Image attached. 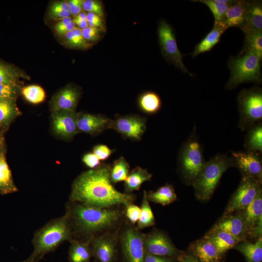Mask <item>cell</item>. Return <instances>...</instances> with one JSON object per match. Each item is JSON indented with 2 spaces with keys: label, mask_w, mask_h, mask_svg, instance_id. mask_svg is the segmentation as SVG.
I'll return each instance as SVG.
<instances>
[{
  "label": "cell",
  "mask_w": 262,
  "mask_h": 262,
  "mask_svg": "<svg viewBox=\"0 0 262 262\" xmlns=\"http://www.w3.org/2000/svg\"><path fill=\"white\" fill-rule=\"evenodd\" d=\"M111 165L101 163L95 168L80 174L73 181L69 197L70 202L100 208H112L133 203L132 193L118 191L110 180Z\"/></svg>",
  "instance_id": "6da1fadb"
},
{
  "label": "cell",
  "mask_w": 262,
  "mask_h": 262,
  "mask_svg": "<svg viewBox=\"0 0 262 262\" xmlns=\"http://www.w3.org/2000/svg\"><path fill=\"white\" fill-rule=\"evenodd\" d=\"M73 234L91 240L97 234L120 227L122 213L114 207L100 208L77 202H69L66 213Z\"/></svg>",
  "instance_id": "7a4b0ae2"
},
{
  "label": "cell",
  "mask_w": 262,
  "mask_h": 262,
  "mask_svg": "<svg viewBox=\"0 0 262 262\" xmlns=\"http://www.w3.org/2000/svg\"><path fill=\"white\" fill-rule=\"evenodd\" d=\"M73 235L69 219L66 213L49 221L35 232L32 241L33 249L30 257L39 261L65 241L72 240Z\"/></svg>",
  "instance_id": "3957f363"
},
{
  "label": "cell",
  "mask_w": 262,
  "mask_h": 262,
  "mask_svg": "<svg viewBox=\"0 0 262 262\" xmlns=\"http://www.w3.org/2000/svg\"><path fill=\"white\" fill-rule=\"evenodd\" d=\"M234 166L231 157L217 154L205 162L196 179L192 183L196 197L200 200L210 198L224 173Z\"/></svg>",
  "instance_id": "277c9868"
},
{
  "label": "cell",
  "mask_w": 262,
  "mask_h": 262,
  "mask_svg": "<svg viewBox=\"0 0 262 262\" xmlns=\"http://www.w3.org/2000/svg\"><path fill=\"white\" fill-rule=\"evenodd\" d=\"M261 60L251 52L231 56L228 62L230 75L225 89L232 90L244 82L261 83L262 82Z\"/></svg>",
  "instance_id": "5b68a950"
},
{
  "label": "cell",
  "mask_w": 262,
  "mask_h": 262,
  "mask_svg": "<svg viewBox=\"0 0 262 262\" xmlns=\"http://www.w3.org/2000/svg\"><path fill=\"white\" fill-rule=\"evenodd\" d=\"M178 159V168L181 177L186 183L192 185L205 163L195 130L181 146Z\"/></svg>",
  "instance_id": "8992f818"
},
{
  "label": "cell",
  "mask_w": 262,
  "mask_h": 262,
  "mask_svg": "<svg viewBox=\"0 0 262 262\" xmlns=\"http://www.w3.org/2000/svg\"><path fill=\"white\" fill-rule=\"evenodd\" d=\"M237 106L239 113L238 126L247 131L262 119V90L258 86L243 89L239 93Z\"/></svg>",
  "instance_id": "52a82bcc"
},
{
  "label": "cell",
  "mask_w": 262,
  "mask_h": 262,
  "mask_svg": "<svg viewBox=\"0 0 262 262\" xmlns=\"http://www.w3.org/2000/svg\"><path fill=\"white\" fill-rule=\"evenodd\" d=\"M120 229L119 246L123 262H144L145 234L128 222Z\"/></svg>",
  "instance_id": "ba28073f"
},
{
  "label": "cell",
  "mask_w": 262,
  "mask_h": 262,
  "mask_svg": "<svg viewBox=\"0 0 262 262\" xmlns=\"http://www.w3.org/2000/svg\"><path fill=\"white\" fill-rule=\"evenodd\" d=\"M157 33L161 51L165 58L183 73L193 76L183 63L182 59L185 55L178 48L175 32L171 26L164 19L160 20L158 26Z\"/></svg>",
  "instance_id": "9c48e42d"
},
{
  "label": "cell",
  "mask_w": 262,
  "mask_h": 262,
  "mask_svg": "<svg viewBox=\"0 0 262 262\" xmlns=\"http://www.w3.org/2000/svg\"><path fill=\"white\" fill-rule=\"evenodd\" d=\"M262 180L242 177L240 184L231 197L223 215H227L245 209L262 190Z\"/></svg>",
  "instance_id": "30bf717a"
},
{
  "label": "cell",
  "mask_w": 262,
  "mask_h": 262,
  "mask_svg": "<svg viewBox=\"0 0 262 262\" xmlns=\"http://www.w3.org/2000/svg\"><path fill=\"white\" fill-rule=\"evenodd\" d=\"M120 227L93 238L90 245L94 262H115L118 256Z\"/></svg>",
  "instance_id": "8fae6325"
},
{
  "label": "cell",
  "mask_w": 262,
  "mask_h": 262,
  "mask_svg": "<svg viewBox=\"0 0 262 262\" xmlns=\"http://www.w3.org/2000/svg\"><path fill=\"white\" fill-rule=\"evenodd\" d=\"M147 118L137 114L116 115L111 119L110 129L119 133L124 139L140 141L147 130Z\"/></svg>",
  "instance_id": "7c38bea8"
},
{
  "label": "cell",
  "mask_w": 262,
  "mask_h": 262,
  "mask_svg": "<svg viewBox=\"0 0 262 262\" xmlns=\"http://www.w3.org/2000/svg\"><path fill=\"white\" fill-rule=\"evenodd\" d=\"M144 246L145 252L147 253L178 260L184 254L174 245L165 233L157 229L145 234Z\"/></svg>",
  "instance_id": "4fadbf2b"
},
{
  "label": "cell",
  "mask_w": 262,
  "mask_h": 262,
  "mask_svg": "<svg viewBox=\"0 0 262 262\" xmlns=\"http://www.w3.org/2000/svg\"><path fill=\"white\" fill-rule=\"evenodd\" d=\"M234 166L240 171L242 177L262 180V161L260 152L257 151H231Z\"/></svg>",
  "instance_id": "5bb4252c"
},
{
  "label": "cell",
  "mask_w": 262,
  "mask_h": 262,
  "mask_svg": "<svg viewBox=\"0 0 262 262\" xmlns=\"http://www.w3.org/2000/svg\"><path fill=\"white\" fill-rule=\"evenodd\" d=\"M76 111L58 110L51 112V127L57 136L66 140L79 133L77 126Z\"/></svg>",
  "instance_id": "9a60e30c"
},
{
  "label": "cell",
  "mask_w": 262,
  "mask_h": 262,
  "mask_svg": "<svg viewBox=\"0 0 262 262\" xmlns=\"http://www.w3.org/2000/svg\"><path fill=\"white\" fill-rule=\"evenodd\" d=\"M247 229L248 236L257 237L262 235V191H260L253 201L241 211Z\"/></svg>",
  "instance_id": "2e32d148"
},
{
  "label": "cell",
  "mask_w": 262,
  "mask_h": 262,
  "mask_svg": "<svg viewBox=\"0 0 262 262\" xmlns=\"http://www.w3.org/2000/svg\"><path fill=\"white\" fill-rule=\"evenodd\" d=\"M211 230L226 232L241 242L248 237L242 211L223 216Z\"/></svg>",
  "instance_id": "e0dca14e"
},
{
  "label": "cell",
  "mask_w": 262,
  "mask_h": 262,
  "mask_svg": "<svg viewBox=\"0 0 262 262\" xmlns=\"http://www.w3.org/2000/svg\"><path fill=\"white\" fill-rule=\"evenodd\" d=\"M111 119L100 114L77 113V126L79 132L96 135L110 129Z\"/></svg>",
  "instance_id": "ac0fdd59"
},
{
  "label": "cell",
  "mask_w": 262,
  "mask_h": 262,
  "mask_svg": "<svg viewBox=\"0 0 262 262\" xmlns=\"http://www.w3.org/2000/svg\"><path fill=\"white\" fill-rule=\"evenodd\" d=\"M81 97V92L76 87L67 85L55 94L49 102L51 112L58 110L76 111Z\"/></svg>",
  "instance_id": "d6986e66"
},
{
  "label": "cell",
  "mask_w": 262,
  "mask_h": 262,
  "mask_svg": "<svg viewBox=\"0 0 262 262\" xmlns=\"http://www.w3.org/2000/svg\"><path fill=\"white\" fill-rule=\"evenodd\" d=\"M190 249L198 262H221L222 256L212 242L205 236L193 243Z\"/></svg>",
  "instance_id": "ffe728a7"
},
{
  "label": "cell",
  "mask_w": 262,
  "mask_h": 262,
  "mask_svg": "<svg viewBox=\"0 0 262 262\" xmlns=\"http://www.w3.org/2000/svg\"><path fill=\"white\" fill-rule=\"evenodd\" d=\"M248 5L249 1L244 0H234L229 5L223 20L227 28H243L246 22Z\"/></svg>",
  "instance_id": "44dd1931"
},
{
  "label": "cell",
  "mask_w": 262,
  "mask_h": 262,
  "mask_svg": "<svg viewBox=\"0 0 262 262\" xmlns=\"http://www.w3.org/2000/svg\"><path fill=\"white\" fill-rule=\"evenodd\" d=\"M18 191L6 158L3 137L0 142V194L5 195Z\"/></svg>",
  "instance_id": "7402d4cb"
},
{
  "label": "cell",
  "mask_w": 262,
  "mask_h": 262,
  "mask_svg": "<svg viewBox=\"0 0 262 262\" xmlns=\"http://www.w3.org/2000/svg\"><path fill=\"white\" fill-rule=\"evenodd\" d=\"M227 29L223 21L214 23L213 29L196 45L192 57L195 58L210 51L220 41L221 35Z\"/></svg>",
  "instance_id": "603a6c76"
},
{
  "label": "cell",
  "mask_w": 262,
  "mask_h": 262,
  "mask_svg": "<svg viewBox=\"0 0 262 262\" xmlns=\"http://www.w3.org/2000/svg\"><path fill=\"white\" fill-rule=\"evenodd\" d=\"M241 30L244 34L262 32V5L261 1H249L246 22Z\"/></svg>",
  "instance_id": "cb8c5ba5"
},
{
  "label": "cell",
  "mask_w": 262,
  "mask_h": 262,
  "mask_svg": "<svg viewBox=\"0 0 262 262\" xmlns=\"http://www.w3.org/2000/svg\"><path fill=\"white\" fill-rule=\"evenodd\" d=\"M90 241V240H71L68 250L69 262H90L93 257Z\"/></svg>",
  "instance_id": "d4e9b609"
},
{
  "label": "cell",
  "mask_w": 262,
  "mask_h": 262,
  "mask_svg": "<svg viewBox=\"0 0 262 262\" xmlns=\"http://www.w3.org/2000/svg\"><path fill=\"white\" fill-rule=\"evenodd\" d=\"M205 237L212 242L222 256L241 242L231 235L221 230L211 229Z\"/></svg>",
  "instance_id": "484cf974"
},
{
  "label": "cell",
  "mask_w": 262,
  "mask_h": 262,
  "mask_svg": "<svg viewBox=\"0 0 262 262\" xmlns=\"http://www.w3.org/2000/svg\"><path fill=\"white\" fill-rule=\"evenodd\" d=\"M241 253L246 262H262V236L255 242L245 240L238 243L233 248Z\"/></svg>",
  "instance_id": "4316f807"
},
{
  "label": "cell",
  "mask_w": 262,
  "mask_h": 262,
  "mask_svg": "<svg viewBox=\"0 0 262 262\" xmlns=\"http://www.w3.org/2000/svg\"><path fill=\"white\" fill-rule=\"evenodd\" d=\"M152 177V174L147 169L136 166L129 172L124 181L125 193L131 194L138 191L142 184L150 181Z\"/></svg>",
  "instance_id": "83f0119b"
},
{
  "label": "cell",
  "mask_w": 262,
  "mask_h": 262,
  "mask_svg": "<svg viewBox=\"0 0 262 262\" xmlns=\"http://www.w3.org/2000/svg\"><path fill=\"white\" fill-rule=\"evenodd\" d=\"M147 196L148 201L163 206L169 205L177 199L173 186L168 183L160 187L155 191L147 192Z\"/></svg>",
  "instance_id": "f1b7e54d"
},
{
  "label": "cell",
  "mask_w": 262,
  "mask_h": 262,
  "mask_svg": "<svg viewBox=\"0 0 262 262\" xmlns=\"http://www.w3.org/2000/svg\"><path fill=\"white\" fill-rule=\"evenodd\" d=\"M16 99H0V127L6 129L21 115Z\"/></svg>",
  "instance_id": "f546056e"
},
{
  "label": "cell",
  "mask_w": 262,
  "mask_h": 262,
  "mask_svg": "<svg viewBox=\"0 0 262 262\" xmlns=\"http://www.w3.org/2000/svg\"><path fill=\"white\" fill-rule=\"evenodd\" d=\"M137 103L139 109L143 112L150 115L157 113L162 106L160 97L153 91H147L141 94Z\"/></svg>",
  "instance_id": "4dcf8cb0"
},
{
  "label": "cell",
  "mask_w": 262,
  "mask_h": 262,
  "mask_svg": "<svg viewBox=\"0 0 262 262\" xmlns=\"http://www.w3.org/2000/svg\"><path fill=\"white\" fill-rule=\"evenodd\" d=\"M244 147L246 151L262 152V125L259 122L247 130Z\"/></svg>",
  "instance_id": "1f68e13d"
},
{
  "label": "cell",
  "mask_w": 262,
  "mask_h": 262,
  "mask_svg": "<svg viewBox=\"0 0 262 262\" xmlns=\"http://www.w3.org/2000/svg\"><path fill=\"white\" fill-rule=\"evenodd\" d=\"M130 172V164L123 156L115 160L111 165L110 180L113 184L125 181Z\"/></svg>",
  "instance_id": "d6a6232c"
},
{
  "label": "cell",
  "mask_w": 262,
  "mask_h": 262,
  "mask_svg": "<svg viewBox=\"0 0 262 262\" xmlns=\"http://www.w3.org/2000/svg\"><path fill=\"white\" fill-rule=\"evenodd\" d=\"M244 45L239 54L251 52L262 60V32L245 34Z\"/></svg>",
  "instance_id": "836d02e7"
},
{
  "label": "cell",
  "mask_w": 262,
  "mask_h": 262,
  "mask_svg": "<svg viewBox=\"0 0 262 262\" xmlns=\"http://www.w3.org/2000/svg\"><path fill=\"white\" fill-rule=\"evenodd\" d=\"M141 213L136 228L138 229L152 226L155 224L154 216L147 196V191H144L141 205Z\"/></svg>",
  "instance_id": "e575fe53"
},
{
  "label": "cell",
  "mask_w": 262,
  "mask_h": 262,
  "mask_svg": "<svg viewBox=\"0 0 262 262\" xmlns=\"http://www.w3.org/2000/svg\"><path fill=\"white\" fill-rule=\"evenodd\" d=\"M64 36L65 44L69 48L86 49L92 46V44L83 38L82 30L77 27L66 33Z\"/></svg>",
  "instance_id": "d590c367"
},
{
  "label": "cell",
  "mask_w": 262,
  "mask_h": 262,
  "mask_svg": "<svg viewBox=\"0 0 262 262\" xmlns=\"http://www.w3.org/2000/svg\"><path fill=\"white\" fill-rule=\"evenodd\" d=\"M20 92L28 102L33 104L42 102L45 99L44 90L37 85H30L21 88Z\"/></svg>",
  "instance_id": "8d00e7d4"
},
{
  "label": "cell",
  "mask_w": 262,
  "mask_h": 262,
  "mask_svg": "<svg viewBox=\"0 0 262 262\" xmlns=\"http://www.w3.org/2000/svg\"><path fill=\"white\" fill-rule=\"evenodd\" d=\"M198 1L206 5L212 13L214 18V23L223 21L227 9L231 4H226L220 2L218 0H193Z\"/></svg>",
  "instance_id": "74e56055"
},
{
  "label": "cell",
  "mask_w": 262,
  "mask_h": 262,
  "mask_svg": "<svg viewBox=\"0 0 262 262\" xmlns=\"http://www.w3.org/2000/svg\"><path fill=\"white\" fill-rule=\"evenodd\" d=\"M25 76L13 67L0 63V84L17 83L19 78Z\"/></svg>",
  "instance_id": "f35d334b"
},
{
  "label": "cell",
  "mask_w": 262,
  "mask_h": 262,
  "mask_svg": "<svg viewBox=\"0 0 262 262\" xmlns=\"http://www.w3.org/2000/svg\"><path fill=\"white\" fill-rule=\"evenodd\" d=\"M20 90L18 83L0 84V99H16Z\"/></svg>",
  "instance_id": "ab89813d"
},
{
  "label": "cell",
  "mask_w": 262,
  "mask_h": 262,
  "mask_svg": "<svg viewBox=\"0 0 262 262\" xmlns=\"http://www.w3.org/2000/svg\"><path fill=\"white\" fill-rule=\"evenodd\" d=\"M76 27L71 17H68L59 20L54 26V30L59 36H63Z\"/></svg>",
  "instance_id": "60d3db41"
},
{
  "label": "cell",
  "mask_w": 262,
  "mask_h": 262,
  "mask_svg": "<svg viewBox=\"0 0 262 262\" xmlns=\"http://www.w3.org/2000/svg\"><path fill=\"white\" fill-rule=\"evenodd\" d=\"M82 10L94 13L103 18L104 15L102 3L97 0H84L82 4Z\"/></svg>",
  "instance_id": "b9f144b4"
},
{
  "label": "cell",
  "mask_w": 262,
  "mask_h": 262,
  "mask_svg": "<svg viewBox=\"0 0 262 262\" xmlns=\"http://www.w3.org/2000/svg\"><path fill=\"white\" fill-rule=\"evenodd\" d=\"M124 213L128 222L134 226L139 219L141 213L140 207L132 203L125 207Z\"/></svg>",
  "instance_id": "7bdbcfd3"
},
{
  "label": "cell",
  "mask_w": 262,
  "mask_h": 262,
  "mask_svg": "<svg viewBox=\"0 0 262 262\" xmlns=\"http://www.w3.org/2000/svg\"><path fill=\"white\" fill-rule=\"evenodd\" d=\"M115 149H112L104 144H98L93 148V153L100 161H104L113 153Z\"/></svg>",
  "instance_id": "ee69618b"
},
{
  "label": "cell",
  "mask_w": 262,
  "mask_h": 262,
  "mask_svg": "<svg viewBox=\"0 0 262 262\" xmlns=\"http://www.w3.org/2000/svg\"><path fill=\"white\" fill-rule=\"evenodd\" d=\"M86 16L88 27L97 28L102 32L105 30L104 21L103 18L91 12L86 13Z\"/></svg>",
  "instance_id": "f6af8a7d"
},
{
  "label": "cell",
  "mask_w": 262,
  "mask_h": 262,
  "mask_svg": "<svg viewBox=\"0 0 262 262\" xmlns=\"http://www.w3.org/2000/svg\"><path fill=\"white\" fill-rule=\"evenodd\" d=\"M101 32L102 31L99 29L88 26L82 30L83 38L89 43L98 41L100 37Z\"/></svg>",
  "instance_id": "bcb514c9"
},
{
  "label": "cell",
  "mask_w": 262,
  "mask_h": 262,
  "mask_svg": "<svg viewBox=\"0 0 262 262\" xmlns=\"http://www.w3.org/2000/svg\"><path fill=\"white\" fill-rule=\"evenodd\" d=\"M48 15L51 18L58 21L65 18L70 17L71 16L69 11L56 7L52 5H51L49 8Z\"/></svg>",
  "instance_id": "7dc6e473"
},
{
  "label": "cell",
  "mask_w": 262,
  "mask_h": 262,
  "mask_svg": "<svg viewBox=\"0 0 262 262\" xmlns=\"http://www.w3.org/2000/svg\"><path fill=\"white\" fill-rule=\"evenodd\" d=\"M82 161L90 169L95 168L101 164L100 161L93 152L85 154L82 158Z\"/></svg>",
  "instance_id": "c3c4849f"
},
{
  "label": "cell",
  "mask_w": 262,
  "mask_h": 262,
  "mask_svg": "<svg viewBox=\"0 0 262 262\" xmlns=\"http://www.w3.org/2000/svg\"><path fill=\"white\" fill-rule=\"evenodd\" d=\"M83 1V0H69L66 1L71 15L74 17L82 11Z\"/></svg>",
  "instance_id": "681fc988"
},
{
  "label": "cell",
  "mask_w": 262,
  "mask_h": 262,
  "mask_svg": "<svg viewBox=\"0 0 262 262\" xmlns=\"http://www.w3.org/2000/svg\"><path fill=\"white\" fill-rule=\"evenodd\" d=\"M177 259L153 255L145 252L144 262H177Z\"/></svg>",
  "instance_id": "f907efd6"
},
{
  "label": "cell",
  "mask_w": 262,
  "mask_h": 262,
  "mask_svg": "<svg viewBox=\"0 0 262 262\" xmlns=\"http://www.w3.org/2000/svg\"><path fill=\"white\" fill-rule=\"evenodd\" d=\"M72 21L75 25L78 26L77 28L81 30L88 27V22L86 19H81L75 16L72 19Z\"/></svg>",
  "instance_id": "816d5d0a"
},
{
  "label": "cell",
  "mask_w": 262,
  "mask_h": 262,
  "mask_svg": "<svg viewBox=\"0 0 262 262\" xmlns=\"http://www.w3.org/2000/svg\"><path fill=\"white\" fill-rule=\"evenodd\" d=\"M178 261L179 262H198L192 254L187 255L185 253L178 259Z\"/></svg>",
  "instance_id": "f5cc1de1"
},
{
  "label": "cell",
  "mask_w": 262,
  "mask_h": 262,
  "mask_svg": "<svg viewBox=\"0 0 262 262\" xmlns=\"http://www.w3.org/2000/svg\"><path fill=\"white\" fill-rule=\"evenodd\" d=\"M39 261L36 260H34L31 257H29L26 260L20 262H38Z\"/></svg>",
  "instance_id": "db71d44e"
},
{
  "label": "cell",
  "mask_w": 262,
  "mask_h": 262,
  "mask_svg": "<svg viewBox=\"0 0 262 262\" xmlns=\"http://www.w3.org/2000/svg\"><path fill=\"white\" fill-rule=\"evenodd\" d=\"M3 137V136H2L1 134H0V141L1 140V139H2V138Z\"/></svg>",
  "instance_id": "11a10c76"
},
{
  "label": "cell",
  "mask_w": 262,
  "mask_h": 262,
  "mask_svg": "<svg viewBox=\"0 0 262 262\" xmlns=\"http://www.w3.org/2000/svg\"><path fill=\"white\" fill-rule=\"evenodd\" d=\"M0 129H1V128H0Z\"/></svg>",
  "instance_id": "9f6ffc18"
}]
</instances>
